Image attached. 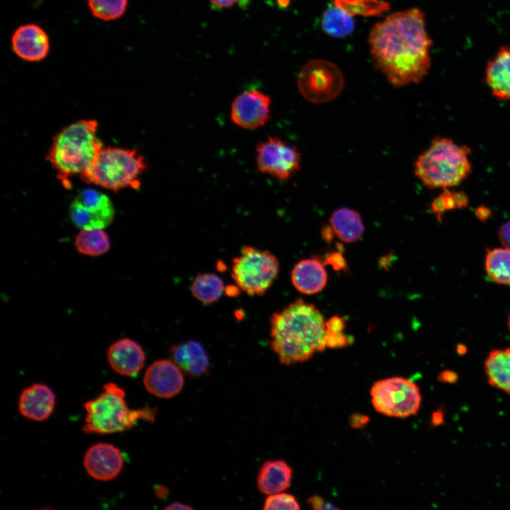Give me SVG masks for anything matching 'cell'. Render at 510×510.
I'll return each mask as SVG.
<instances>
[{
  "instance_id": "41",
  "label": "cell",
  "mask_w": 510,
  "mask_h": 510,
  "mask_svg": "<svg viewBox=\"0 0 510 510\" xmlns=\"http://www.w3.org/2000/svg\"><path fill=\"white\" fill-rule=\"evenodd\" d=\"M192 509L193 508L191 506L186 505V504H183L181 502H177L170 504L165 508V509H168V510H177V509L189 510V509Z\"/></svg>"
},
{
  "instance_id": "17",
  "label": "cell",
  "mask_w": 510,
  "mask_h": 510,
  "mask_svg": "<svg viewBox=\"0 0 510 510\" xmlns=\"http://www.w3.org/2000/svg\"><path fill=\"white\" fill-rule=\"evenodd\" d=\"M55 406V395L46 385L33 384L25 388L18 399V410L24 417L42 421L52 414Z\"/></svg>"
},
{
  "instance_id": "11",
  "label": "cell",
  "mask_w": 510,
  "mask_h": 510,
  "mask_svg": "<svg viewBox=\"0 0 510 510\" xmlns=\"http://www.w3.org/2000/svg\"><path fill=\"white\" fill-rule=\"evenodd\" d=\"M69 216L73 224L81 230L103 229L113 221L114 209L106 195L86 188L72 202Z\"/></svg>"
},
{
  "instance_id": "3",
  "label": "cell",
  "mask_w": 510,
  "mask_h": 510,
  "mask_svg": "<svg viewBox=\"0 0 510 510\" xmlns=\"http://www.w3.org/2000/svg\"><path fill=\"white\" fill-rule=\"evenodd\" d=\"M97 128L96 120L83 119L64 128L54 137L46 158L65 188L71 187L69 177L86 171L103 147L97 137Z\"/></svg>"
},
{
  "instance_id": "19",
  "label": "cell",
  "mask_w": 510,
  "mask_h": 510,
  "mask_svg": "<svg viewBox=\"0 0 510 510\" xmlns=\"http://www.w3.org/2000/svg\"><path fill=\"white\" fill-rule=\"evenodd\" d=\"M322 259L312 256L298 262L291 273L294 287L305 295H314L323 290L327 283V273Z\"/></svg>"
},
{
  "instance_id": "16",
  "label": "cell",
  "mask_w": 510,
  "mask_h": 510,
  "mask_svg": "<svg viewBox=\"0 0 510 510\" xmlns=\"http://www.w3.org/2000/svg\"><path fill=\"white\" fill-rule=\"evenodd\" d=\"M107 358L115 373L128 377L137 375L145 363V354L141 345L128 338L113 343L108 349Z\"/></svg>"
},
{
  "instance_id": "27",
  "label": "cell",
  "mask_w": 510,
  "mask_h": 510,
  "mask_svg": "<svg viewBox=\"0 0 510 510\" xmlns=\"http://www.w3.org/2000/svg\"><path fill=\"white\" fill-rule=\"evenodd\" d=\"M322 25L327 34L336 38L347 36L355 28L353 16L334 4L324 11Z\"/></svg>"
},
{
  "instance_id": "42",
  "label": "cell",
  "mask_w": 510,
  "mask_h": 510,
  "mask_svg": "<svg viewBox=\"0 0 510 510\" xmlns=\"http://www.w3.org/2000/svg\"><path fill=\"white\" fill-rule=\"evenodd\" d=\"M278 2L279 5L282 6H285L288 4L289 0H278Z\"/></svg>"
},
{
  "instance_id": "30",
  "label": "cell",
  "mask_w": 510,
  "mask_h": 510,
  "mask_svg": "<svg viewBox=\"0 0 510 510\" xmlns=\"http://www.w3.org/2000/svg\"><path fill=\"white\" fill-rule=\"evenodd\" d=\"M468 205V198L465 193L445 188L432 201L431 210L436 215L438 220L441 221L445 212L455 209H463Z\"/></svg>"
},
{
  "instance_id": "23",
  "label": "cell",
  "mask_w": 510,
  "mask_h": 510,
  "mask_svg": "<svg viewBox=\"0 0 510 510\" xmlns=\"http://www.w3.org/2000/svg\"><path fill=\"white\" fill-rule=\"evenodd\" d=\"M484 371L490 385L510 395V348L492 351L485 360Z\"/></svg>"
},
{
  "instance_id": "34",
  "label": "cell",
  "mask_w": 510,
  "mask_h": 510,
  "mask_svg": "<svg viewBox=\"0 0 510 510\" xmlns=\"http://www.w3.org/2000/svg\"><path fill=\"white\" fill-rule=\"evenodd\" d=\"M346 319L339 316H333L325 322V331L330 332H341L346 328Z\"/></svg>"
},
{
  "instance_id": "32",
  "label": "cell",
  "mask_w": 510,
  "mask_h": 510,
  "mask_svg": "<svg viewBox=\"0 0 510 510\" xmlns=\"http://www.w3.org/2000/svg\"><path fill=\"white\" fill-rule=\"evenodd\" d=\"M353 339L351 336L341 332H330L325 331L324 342L326 347L339 348L351 345Z\"/></svg>"
},
{
  "instance_id": "31",
  "label": "cell",
  "mask_w": 510,
  "mask_h": 510,
  "mask_svg": "<svg viewBox=\"0 0 510 510\" xmlns=\"http://www.w3.org/2000/svg\"><path fill=\"white\" fill-rule=\"evenodd\" d=\"M264 509H300V506L296 498L287 493H276L269 495L265 500Z\"/></svg>"
},
{
  "instance_id": "9",
  "label": "cell",
  "mask_w": 510,
  "mask_h": 510,
  "mask_svg": "<svg viewBox=\"0 0 510 510\" xmlns=\"http://www.w3.org/2000/svg\"><path fill=\"white\" fill-rule=\"evenodd\" d=\"M344 78L334 63L312 60L302 67L298 76V87L304 98L312 103H323L336 98L342 91Z\"/></svg>"
},
{
  "instance_id": "40",
  "label": "cell",
  "mask_w": 510,
  "mask_h": 510,
  "mask_svg": "<svg viewBox=\"0 0 510 510\" xmlns=\"http://www.w3.org/2000/svg\"><path fill=\"white\" fill-rule=\"evenodd\" d=\"M477 217L482 221L487 220L491 215V210L485 207L481 206L476 210Z\"/></svg>"
},
{
  "instance_id": "38",
  "label": "cell",
  "mask_w": 510,
  "mask_h": 510,
  "mask_svg": "<svg viewBox=\"0 0 510 510\" xmlns=\"http://www.w3.org/2000/svg\"><path fill=\"white\" fill-rule=\"evenodd\" d=\"M334 233L330 225L323 227L322 230V237L324 241L330 243L334 238Z\"/></svg>"
},
{
  "instance_id": "28",
  "label": "cell",
  "mask_w": 510,
  "mask_h": 510,
  "mask_svg": "<svg viewBox=\"0 0 510 510\" xmlns=\"http://www.w3.org/2000/svg\"><path fill=\"white\" fill-rule=\"evenodd\" d=\"M334 4L351 16L366 17L382 15L390 6L388 2L380 0H334Z\"/></svg>"
},
{
  "instance_id": "21",
  "label": "cell",
  "mask_w": 510,
  "mask_h": 510,
  "mask_svg": "<svg viewBox=\"0 0 510 510\" xmlns=\"http://www.w3.org/2000/svg\"><path fill=\"white\" fill-rule=\"evenodd\" d=\"M293 470L283 460H268L261 467L256 481L260 492L271 495L280 493L290 487Z\"/></svg>"
},
{
  "instance_id": "25",
  "label": "cell",
  "mask_w": 510,
  "mask_h": 510,
  "mask_svg": "<svg viewBox=\"0 0 510 510\" xmlns=\"http://www.w3.org/2000/svg\"><path fill=\"white\" fill-rule=\"evenodd\" d=\"M224 290L222 279L212 273L197 275L191 285V291L193 297L207 305L217 302Z\"/></svg>"
},
{
  "instance_id": "15",
  "label": "cell",
  "mask_w": 510,
  "mask_h": 510,
  "mask_svg": "<svg viewBox=\"0 0 510 510\" xmlns=\"http://www.w3.org/2000/svg\"><path fill=\"white\" fill-rule=\"evenodd\" d=\"M11 42L16 55L26 62L42 61L50 52L48 35L44 29L35 23L18 26L13 31Z\"/></svg>"
},
{
  "instance_id": "43",
  "label": "cell",
  "mask_w": 510,
  "mask_h": 510,
  "mask_svg": "<svg viewBox=\"0 0 510 510\" xmlns=\"http://www.w3.org/2000/svg\"><path fill=\"white\" fill-rule=\"evenodd\" d=\"M508 326H509V331H510V314H509V320H508Z\"/></svg>"
},
{
  "instance_id": "29",
  "label": "cell",
  "mask_w": 510,
  "mask_h": 510,
  "mask_svg": "<svg viewBox=\"0 0 510 510\" xmlns=\"http://www.w3.org/2000/svg\"><path fill=\"white\" fill-rule=\"evenodd\" d=\"M87 2L92 15L104 21L120 18L128 6V0H87Z\"/></svg>"
},
{
  "instance_id": "37",
  "label": "cell",
  "mask_w": 510,
  "mask_h": 510,
  "mask_svg": "<svg viewBox=\"0 0 510 510\" xmlns=\"http://www.w3.org/2000/svg\"><path fill=\"white\" fill-rule=\"evenodd\" d=\"M499 237L504 246L510 248V220L500 227Z\"/></svg>"
},
{
  "instance_id": "5",
  "label": "cell",
  "mask_w": 510,
  "mask_h": 510,
  "mask_svg": "<svg viewBox=\"0 0 510 510\" xmlns=\"http://www.w3.org/2000/svg\"><path fill=\"white\" fill-rule=\"evenodd\" d=\"M86 412L83 431L86 434H110L132 429L140 420L153 422L157 409L145 407L129 409L125 390L114 382L104 385L102 392L84 403Z\"/></svg>"
},
{
  "instance_id": "7",
  "label": "cell",
  "mask_w": 510,
  "mask_h": 510,
  "mask_svg": "<svg viewBox=\"0 0 510 510\" xmlns=\"http://www.w3.org/2000/svg\"><path fill=\"white\" fill-rule=\"evenodd\" d=\"M279 271V261L268 250L244 246L232 260L231 276L239 289L251 296L262 295L271 288Z\"/></svg>"
},
{
  "instance_id": "24",
  "label": "cell",
  "mask_w": 510,
  "mask_h": 510,
  "mask_svg": "<svg viewBox=\"0 0 510 510\" xmlns=\"http://www.w3.org/2000/svg\"><path fill=\"white\" fill-rule=\"evenodd\" d=\"M74 246L81 254L98 256L110 250V241L103 229H83L76 235Z\"/></svg>"
},
{
  "instance_id": "12",
  "label": "cell",
  "mask_w": 510,
  "mask_h": 510,
  "mask_svg": "<svg viewBox=\"0 0 510 510\" xmlns=\"http://www.w3.org/2000/svg\"><path fill=\"white\" fill-rule=\"evenodd\" d=\"M271 98L256 89L239 94L232 101L230 118L237 126L253 130L264 126L270 119Z\"/></svg>"
},
{
  "instance_id": "20",
  "label": "cell",
  "mask_w": 510,
  "mask_h": 510,
  "mask_svg": "<svg viewBox=\"0 0 510 510\" xmlns=\"http://www.w3.org/2000/svg\"><path fill=\"white\" fill-rule=\"evenodd\" d=\"M485 80L492 96L498 100H510V47H501L489 60Z\"/></svg>"
},
{
  "instance_id": "33",
  "label": "cell",
  "mask_w": 510,
  "mask_h": 510,
  "mask_svg": "<svg viewBox=\"0 0 510 510\" xmlns=\"http://www.w3.org/2000/svg\"><path fill=\"white\" fill-rule=\"evenodd\" d=\"M324 264L330 266L336 271H346L348 268L347 262L342 254V250L332 251L327 254L322 259Z\"/></svg>"
},
{
  "instance_id": "13",
  "label": "cell",
  "mask_w": 510,
  "mask_h": 510,
  "mask_svg": "<svg viewBox=\"0 0 510 510\" xmlns=\"http://www.w3.org/2000/svg\"><path fill=\"white\" fill-rule=\"evenodd\" d=\"M143 382L147 390L160 398H171L178 395L184 385L181 368L173 361L160 359L146 370Z\"/></svg>"
},
{
  "instance_id": "35",
  "label": "cell",
  "mask_w": 510,
  "mask_h": 510,
  "mask_svg": "<svg viewBox=\"0 0 510 510\" xmlns=\"http://www.w3.org/2000/svg\"><path fill=\"white\" fill-rule=\"evenodd\" d=\"M307 502L314 510L339 509V508L332 504L327 502L319 495H314L309 497Z\"/></svg>"
},
{
  "instance_id": "10",
  "label": "cell",
  "mask_w": 510,
  "mask_h": 510,
  "mask_svg": "<svg viewBox=\"0 0 510 510\" xmlns=\"http://www.w3.org/2000/svg\"><path fill=\"white\" fill-rule=\"evenodd\" d=\"M256 162L259 171L280 181H287L300 169V152L277 137H268L256 146Z\"/></svg>"
},
{
  "instance_id": "2",
  "label": "cell",
  "mask_w": 510,
  "mask_h": 510,
  "mask_svg": "<svg viewBox=\"0 0 510 510\" xmlns=\"http://www.w3.org/2000/svg\"><path fill=\"white\" fill-rule=\"evenodd\" d=\"M270 325L271 348L284 365L307 361L326 348L324 316L302 298L274 312Z\"/></svg>"
},
{
  "instance_id": "1",
  "label": "cell",
  "mask_w": 510,
  "mask_h": 510,
  "mask_svg": "<svg viewBox=\"0 0 510 510\" xmlns=\"http://www.w3.org/2000/svg\"><path fill=\"white\" fill-rule=\"evenodd\" d=\"M424 18L420 9L412 8L387 16L370 30L375 67L395 88L417 84L429 72L432 40Z\"/></svg>"
},
{
  "instance_id": "18",
  "label": "cell",
  "mask_w": 510,
  "mask_h": 510,
  "mask_svg": "<svg viewBox=\"0 0 510 510\" xmlns=\"http://www.w3.org/2000/svg\"><path fill=\"white\" fill-rule=\"evenodd\" d=\"M172 361L191 377L207 374L210 368L209 357L198 341L189 340L172 345L169 350Z\"/></svg>"
},
{
  "instance_id": "8",
  "label": "cell",
  "mask_w": 510,
  "mask_h": 510,
  "mask_svg": "<svg viewBox=\"0 0 510 510\" xmlns=\"http://www.w3.org/2000/svg\"><path fill=\"white\" fill-rule=\"evenodd\" d=\"M370 396L375 410L392 417L406 418L414 415L421 402L418 385L403 377L376 381L370 389Z\"/></svg>"
},
{
  "instance_id": "6",
  "label": "cell",
  "mask_w": 510,
  "mask_h": 510,
  "mask_svg": "<svg viewBox=\"0 0 510 510\" xmlns=\"http://www.w3.org/2000/svg\"><path fill=\"white\" fill-rule=\"evenodd\" d=\"M144 157L135 149L103 147L89 167L80 176L89 184L113 191L137 189L146 169Z\"/></svg>"
},
{
  "instance_id": "4",
  "label": "cell",
  "mask_w": 510,
  "mask_h": 510,
  "mask_svg": "<svg viewBox=\"0 0 510 510\" xmlns=\"http://www.w3.org/2000/svg\"><path fill=\"white\" fill-rule=\"evenodd\" d=\"M470 149L453 140L434 137L417 157L414 174L426 187L450 188L460 184L471 171Z\"/></svg>"
},
{
  "instance_id": "22",
  "label": "cell",
  "mask_w": 510,
  "mask_h": 510,
  "mask_svg": "<svg viewBox=\"0 0 510 510\" xmlns=\"http://www.w3.org/2000/svg\"><path fill=\"white\" fill-rule=\"evenodd\" d=\"M329 223L334 235L345 243L357 242L364 232L361 214L351 208L344 207L334 211Z\"/></svg>"
},
{
  "instance_id": "26",
  "label": "cell",
  "mask_w": 510,
  "mask_h": 510,
  "mask_svg": "<svg viewBox=\"0 0 510 510\" xmlns=\"http://www.w3.org/2000/svg\"><path fill=\"white\" fill-rule=\"evenodd\" d=\"M484 268L487 276L494 282L510 285V248L504 246L488 250Z\"/></svg>"
},
{
  "instance_id": "14",
  "label": "cell",
  "mask_w": 510,
  "mask_h": 510,
  "mask_svg": "<svg viewBox=\"0 0 510 510\" xmlns=\"http://www.w3.org/2000/svg\"><path fill=\"white\" fill-rule=\"evenodd\" d=\"M84 466L87 473L95 480L109 481L120 473L124 460L117 447L110 443H98L86 450Z\"/></svg>"
},
{
  "instance_id": "39",
  "label": "cell",
  "mask_w": 510,
  "mask_h": 510,
  "mask_svg": "<svg viewBox=\"0 0 510 510\" xmlns=\"http://www.w3.org/2000/svg\"><path fill=\"white\" fill-rule=\"evenodd\" d=\"M215 6L219 8H228L235 4L238 0H210Z\"/></svg>"
},
{
  "instance_id": "36",
  "label": "cell",
  "mask_w": 510,
  "mask_h": 510,
  "mask_svg": "<svg viewBox=\"0 0 510 510\" xmlns=\"http://www.w3.org/2000/svg\"><path fill=\"white\" fill-rule=\"evenodd\" d=\"M369 422V417L367 415L355 413L349 417V424L353 429H358L366 426Z\"/></svg>"
}]
</instances>
